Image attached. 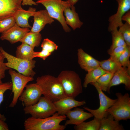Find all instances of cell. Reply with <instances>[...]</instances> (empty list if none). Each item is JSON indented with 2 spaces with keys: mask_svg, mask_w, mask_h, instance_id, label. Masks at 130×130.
Returning a JSON list of instances; mask_svg holds the SVG:
<instances>
[{
  "mask_svg": "<svg viewBox=\"0 0 130 130\" xmlns=\"http://www.w3.org/2000/svg\"><path fill=\"white\" fill-rule=\"evenodd\" d=\"M44 96L53 102L67 97L58 77L50 75L38 77L36 83Z\"/></svg>",
  "mask_w": 130,
  "mask_h": 130,
  "instance_id": "cell-1",
  "label": "cell"
},
{
  "mask_svg": "<svg viewBox=\"0 0 130 130\" xmlns=\"http://www.w3.org/2000/svg\"><path fill=\"white\" fill-rule=\"evenodd\" d=\"M65 115H60L57 112L48 117L37 118L31 117L26 119L24 123L25 130H64L65 125L60 123L66 119Z\"/></svg>",
  "mask_w": 130,
  "mask_h": 130,
  "instance_id": "cell-2",
  "label": "cell"
},
{
  "mask_svg": "<svg viewBox=\"0 0 130 130\" xmlns=\"http://www.w3.org/2000/svg\"><path fill=\"white\" fill-rule=\"evenodd\" d=\"M67 97L75 98L83 92L81 79L75 72L62 71L57 77Z\"/></svg>",
  "mask_w": 130,
  "mask_h": 130,
  "instance_id": "cell-3",
  "label": "cell"
},
{
  "mask_svg": "<svg viewBox=\"0 0 130 130\" xmlns=\"http://www.w3.org/2000/svg\"><path fill=\"white\" fill-rule=\"evenodd\" d=\"M37 4L41 3L46 7L50 15L60 23L64 30L66 32H70L71 29L66 24L63 12L65 9L71 5L67 1L62 0H38Z\"/></svg>",
  "mask_w": 130,
  "mask_h": 130,
  "instance_id": "cell-4",
  "label": "cell"
},
{
  "mask_svg": "<svg viewBox=\"0 0 130 130\" xmlns=\"http://www.w3.org/2000/svg\"><path fill=\"white\" fill-rule=\"evenodd\" d=\"M0 52L6 59L7 62L5 64L8 67L26 76L33 77L36 74L33 70L35 66V60L28 61L18 58L7 52L1 47H0Z\"/></svg>",
  "mask_w": 130,
  "mask_h": 130,
  "instance_id": "cell-5",
  "label": "cell"
},
{
  "mask_svg": "<svg viewBox=\"0 0 130 130\" xmlns=\"http://www.w3.org/2000/svg\"><path fill=\"white\" fill-rule=\"evenodd\" d=\"M23 110L25 114L37 118L50 117L57 111L53 102L44 96L41 97L36 104L25 107Z\"/></svg>",
  "mask_w": 130,
  "mask_h": 130,
  "instance_id": "cell-6",
  "label": "cell"
},
{
  "mask_svg": "<svg viewBox=\"0 0 130 130\" xmlns=\"http://www.w3.org/2000/svg\"><path fill=\"white\" fill-rule=\"evenodd\" d=\"M116 102L106 110L115 120L119 121L130 119V97L127 93L123 95L120 92L116 93Z\"/></svg>",
  "mask_w": 130,
  "mask_h": 130,
  "instance_id": "cell-7",
  "label": "cell"
},
{
  "mask_svg": "<svg viewBox=\"0 0 130 130\" xmlns=\"http://www.w3.org/2000/svg\"><path fill=\"white\" fill-rule=\"evenodd\" d=\"M9 70L12 81V91L13 93V99L9 107L13 108L17 104L19 97L27 83L33 81L34 78L33 77L24 75L11 69Z\"/></svg>",
  "mask_w": 130,
  "mask_h": 130,
  "instance_id": "cell-8",
  "label": "cell"
},
{
  "mask_svg": "<svg viewBox=\"0 0 130 130\" xmlns=\"http://www.w3.org/2000/svg\"><path fill=\"white\" fill-rule=\"evenodd\" d=\"M90 84L93 85L97 90L99 95L100 106L98 109L95 110L91 109L87 107H84L83 108L92 114L95 117L100 120L108 115L109 114L106 110L116 102L117 99H112L106 95L96 82Z\"/></svg>",
  "mask_w": 130,
  "mask_h": 130,
  "instance_id": "cell-9",
  "label": "cell"
},
{
  "mask_svg": "<svg viewBox=\"0 0 130 130\" xmlns=\"http://www.w3.org/2000/svg\"><path fill=\"white\" fill-rule=\"evenodd\" d=\"M19 98L25 107L36 104L42 95L41 92L36 83L27 84Z\"/></svg>",
  "mask_w": 130,
  "mask_h": 130,
  "instance_id": "cell-10",
  "label": "cell"
},
{
  "mask_svg": "<svg viewBox=\"0 0 130 130\" xmlns=\"http://www.w3.org/2000/svg\"><path fill=\"white\" fill-rule=\"evenodd\" d=\"M118 4V7L116 13L110 16L108 28L111 32L117 29L123 23L121 20L122 16L126 12L130 10V0H116Z\"/></svg>",
  "mask_w": 130,
  "mask_h": 130,
  "instance_id": "cell-11",
  "label": "cell"
},
{
  "mask_svg": "<svg viewBox=\"0 0 130 130\" xmlns=\"http://www.w3.org/2000/svg\"><path fill=\"white\" fill-rule=\"evenodd\" d=\"M30 31L28 28H21L16 23L7 30L1 33L0 39L6 40L13 44L20 40L27 32Z\"/></svg>",
  "mask_w": 130,
  "mask_h": 130,
  "instance_id": "cell-12",
  "label": "cell"
},
{
  "mask_svg": "<svg viewBox=\"0 0 130 130\" xmlns=\"http://www.w3.org/2000/svg\"><path fill=\"white\" fill-rule=\"evenodd\" d=\"M57 110V112L60 115H65L73 108L84 105L86 103L84 101H78L74 98L66 97L53 102Z\"/></svg>",
  "mask_w": 130,
  "mask_h": 130,
  "instance_id": "cell-13",
  "label": "cell"
},
{
  "mask_svg": "<svg viewBox=\"0 0 130 130\" xmlns=\"http://www.w3.org/2000/svg\"><path fill=\"white\" fill-rule=\"evenodd\" d=\"M22 0H0V20L14 16L16 12L22 8Z\"/></svg>",
  "mask_w": 130,
  "mask_h": 130,
  "instance_id": "cell-14",
  "label": "cell"
},
{
  "mask_svg": "<svg viewBox=\"0 0 130 130\" xmlns=\"http://www.w3.org/2000/svg\"><path fill=\"white\" fill-rule=\"evenodd\" d=\"M123 84L125 89L130 90V72L126 67H121L114 74L109 84L107 92L110 94V88Z\"/></svg>",
  "mask_w": 130,
  "mask_h": 130,
  "instance_id": "cell-15",
  "label": "cell"
},
{
  "mask_svg": "<svg viewBox=\"0 0 130 130\" xmlns=\"http://www.w3.org/2000/svg\"><path fill=\"white\" fill-rule=\"evenodd\" d=\"M33 16L34 22L30 31L40 32L47 24H51L54 21L53 18L49 14L47 10H40L36 11Z\"/></svg>",
  "mask_w": 130,
  "mask_h": 130,
  "instance_id": "cell-16",
  "label": "cell"
},
{
  "mask_svg": "<svg viewBox=\"0 0 130 130\" xmlns=\"http://www.w3.org/2000/svg\"><path fill=\"white\" fill-rule=\"evenodd\" d=\"M72 110H70L66 114V117L69 120H67L65 124L66 126L68 125H79L88 119L93 117L90 112H85L84 109L77 107Z\"/></svg>",
  "mask_w": 130,
  "mask_h": 130,
  "instance_id": "cell-17",
  "label": "cell"
},
{
  "mask_svg": "<svg viewBox=\"0 0 130 130\" xmlns=\"http://www.w3.org/2000/svg\"><path fill=\"white\" fill-rule=\"evenodd\" d=\"M78 63L81 68L88 72L100 66V61L85 52L82 48L78 50Z\"/></svg>",
  "mask_w": 130,
  "mask_h": 130,
  "instance_id": "cell-18",
  "label": "cell"
},
{
  "mask_svg": "<svg viewBox=\"0 0 130 130\" xmlns=\"http://www.w3.org/2000/svg\"><path fill=\"white\" fill-rule=\"evenodd\" d=\"M64 12L65 16V21L67 25L71 26L73 30L81 27L83 23L80 20L74 5L67 7Z\"/></svg>",
  "mask_w": 130,
  "mask_h": 130,
  "instance_id": "cell-19",
  "label": "cell"
},
{
  "mask_svg": "<svg viewBox=\"0 0 130 130\" xmlns=\"http://www.w3.org/2000/svg\"><path fill=\"white\" fill-rule=\"evenodd\" d=\"M36 11L35 8L31 7H29L27 10L23 8L18 10L14 16L16 23L21 27L31 28L32 27L28 23V19L30 17L33 16Z\"/></svg>",
  "mask_w": 130,
  "mask_h": 130,
  "instance_id": "cell-20",
  "label": "cell"
},
{
  "mask_svg": "<svg viewBox=\"0 0 130 130\" xmlns=\"http://www.w3.org/2000/svg\"><path fill=\"white\" fill-rule=\"evenodd\" d=\"M99 130H124L123 126L120 124L119 121L115 120L110 114L100 120Z\"/></svg>",
  "mask_w": 130,
  "mask_h": 130,
  "instance_id": "cell-21",
  "label": "cell"
},
{
  "mask_svg": "<svg viewBox=\"0 0 130 130\" xmlns=\"http://www.w3.org/2000/svg\"><path fill=\"white\" fill-rule=\"evenodd\" d=\"M34 48L26 44L22 43L17 48L16 57L24 60L31 61L33 58V55L35 52Z\"/></svg>",
  "mask_w": 130,
  "mask_h": 130,
  "instance_id": "cell-22",
  "label": "cell"
},
{
  "mask_svg": "<svg viewBox=\"0 0 130 130\" xmlns=\"http://www.w3.org/2000/svg\"><path fill=\"white\" fill-rule=\"evenodd\" d=\"M108 72L103 70L100 66L88 72L84 79L83 87L86 88L89 84L96 82L102 75Z\"/></svg>",
  "mask_w": 130,
  "mask_h": 130,
  "instance_id": "cell-23",
  "label": "cell"
},
{
  "mask_svg": "<svg viewBox=\"0 0 130 130\" xmlns=\"http://www.w3.org/2000/svg\"><path fill=\"white\" fill-rule=\"evenodd\" d=\"M42 38V36L40 32L30 31L26 33L20 42L26 44L34 48L39 46Z\"/></svg>",
  "mask_w": 130,
  "mask_h": 130,
  "instance_id": "cell-24",
  "label": "cell"
},
{
  "mask_svg": "<svg viewBox=\"0 0 130 130\" xmlns=\"http://www.w3.org/2000/svg\"><path fill=\"white\" fill-rule=\"evenodd\" d=\"M112 38V43L107 51L110 55L113 50L115 48L121 46L127 45L120 32L117 29L111 32Z\"/></svg>",
  "mask_w": 130,
  "mask_h": 130,
  "instance_id": "cell-25",
  "label": "cell"
},
{
  "mask_svg": "<svg viewBox=\"0 0 130 130\" xmlns=\"http://www.w3.org/2000/svg\"><path fill=\"white\" fill-rule=\"evenodd\" d=\"M100 66L104 71L113 74L122 67L118 62L110 58L100 61Z\"/></svg>",
  "mask_w": 130,
  "mask_h": 130,
  "instance_id": "cell-26",
  "label": "cell"
},
{
  "mask_svg": "<svg viewBox=\"0 0 130 130\" xmlns=\"http://www.w3.org/2000/svg\"><path fill=\"white\" fill-rule=\"evenodd\" d=\"M100 120L95 117L92 120L75 125L74 128L76 130H99L100 126Z\"/></svg>",
  "mask_w": 130,
  "mask_h": 130,
  "instance_id": "cell-27",
  "label": "cell"
},
{
  "mask_svg": "<svg viewBox=\"0 0 130 130\" xmlns=\"http://www.w3.org/2000/svg\"><path fill=\"white\" fill-rule=\"evenodd\" d=\"M113 73L108 72L102 75L96 82L103 91H107L108 87Z\"/></svg>",
  "mask_w": 130,
  "mask_h": 130,
  "instance_id": "cell-28",
  "label": "cell"
},
{
  "mask_svg": "<svg viewBox=\"0 0 130 130\" xmlns=\"http://www.w3.org/2000/svg\"><path fill=\"white\" fill-rule=\"evenodd\" d=\"M130 46H127L126 48L119 59L118 62L122 66L127 68L130 72Z\"/></svg>",
  "mask_w": 130,
  "mask_h": 130,
  "instance_id": "cell-29",
  "label": "cell"
},
{
  "mask_svg": "<svg viewBox=\"0 0 130 130\" xmlns=\"http://www.w3.org/2000/svg\"><path fill=\"white\" fill-rule=\"evenodd\" d=\"M119 27L118 30L122 34L126 45L130 46V24L125 22Z\"/></svg>",
  "mask_w": 130,
  "mask_h": 130,
  "instance_id": "cell-30",
  "label": "cell"
},
{
  "mask_svg": "<svg viewBox=\"0 0 130 130\" xmlns=\"http://www.w3.org/2000/svg\"><path fill=\"white\" fill-rule=\"evenodd\" d=\"M16 23L14 16L9 17L0 20V33L9 29Z\"/></svg>",
  "mask_w": 130,
  "mask_h": 130,
  "instance_id": "cell-31",
  "label": "cell"
},
{
  "mask_svg": "<svg viewBox=\"0 0 130 130\" xmlns=\"http://www.w3.org/2000/svg\"><path fill=\"white\" fill-rule=\"evenodd\" d=\"M12 87V82L2 83L0 84V105L3 100L4 93L7 90H11ZM0 118L5 121L6 119L4 116L1 114L0 112Z\"/></svg>",
  "mask_w": 130,
  "mask_h": 130,
  "instance_id": "cell-32",
  "label": "cell"
},
{
  "mask_svg": "<svg viewBox=\"0 0 130 130\" xmlns=\"http://www.w3.org/2000/svg\"><path fill=\"white\" fill-rule=\"evenodd\" d=\"M42 50L52 53L55 50H57L58 46L48 38L44 39L41 44Z\"/></svg>",
  "mask_w": 130,
  "mask_h": 130,
  "instance_id": "cell-33",
  "label": "cell"
},
{
  "mask_svg": "<svg viewBox=\"0 0 130 130\" xmlns=\"http://www.w3.org/2000/svg\"><path fill=\"white\" fill-rule=\"evenodd\" d=\"M127 46H120L115 48L110 54V58L118 62L120 57L125 49Z\"/></svg>",
  "mask_w": 130,
  "mask_h": 130,
  "instance_id": "cell-34",
  "label": "cell"
},
{
  "mask_svg": "<svg viewBox=\"0 0 130 130\" xmlns=\"http://www.w3.org/2000/svg\"><path fill=\"white\" fill-rule=\"evenodd\" d=\"M5 58L2 53L0 52V79L4 78L5 77V71L10 68L6 66L4 62Z\"/></svg>",
  "mask_w": 130,
  "mask_h": 130,
  "instance_id": "cell-35",
  "label": "cell"
},
{
  "mask_svg": "<svg viewBox=\"0 0 130 130\" xmlns=\"http://www.w3.org/2000/svg\"><path fill=\"white\" fill-rule=\"evenodd\" d=\"M51 53L45 50H42L39 52H34L33 58L38 57L41 58L43 60H45L50 55Z\"/></svg>",
  "mask_w": 130,
  "mask_h": 130,
  "instance_id": "cell-36",
  "label": "cell"
},
{
  "mask_svg": "<svg viewBox=\"0 0 130 130\" xmlns=\"http://www.w3.org/2000/svg\"><path fill=\"white\" fill-rule=\"evenodd\" d=\"M122 20L130 24V11L129 10L126 12L122 16Z\"/></svg>",
  "mask_w": 130,
  "mask_h": 130,
  "instance_id": "cell-37",
  "label": "cell"
},
{
  "mask_svg": "<svg viewBox=\"0 0 130 130\" xmlns=\"http://www.w3.org/2000/svg\"><path fill=\"white\" fill-rule=\"evenodd\" d=\"M9 127L5 121L0 118V130H9Z\"/></svg>",
  "mask_w": 130,
  "mask_h": 130,
  "instance_id": "cell-38",
  "label": "cell"
},
{
  "mask_svg": "<svg viewBox=\"0 0 130 130\" xmlns=\"http://www.w3.org/2000/svg\"><path fill=\"white\" fill-rule=\"evenodd\" d=\"M22 2L21 3L23 6L29 5L32 6L33 5H36L37 4L33 0H22Z\"/></svg>",
  "mask_w": 130,
  "mask_h": 130,
  "instance_id": "cell-39",
  "label": "cell"
},
{
  "mask_svg": "<svg viewBox=\"0 0 130 130\" xmlns=\"http://www.w3.org/2000/svg\"><path fill=\"white\" fill-rule=\"evenodd\" d=\"M78 0H67V1L71 6L74 5L78 2Z\"/></svg>",
  "mask_w": 130,
  "mask_h": 130,
  "instance_id": "cell-40",
  "label": "cell"
},
{
  "mask_svg": "<svg viewBox=\"0 0 130 130\" xmlns=\"http://www.w3.org/2000/svg\"><path fill=\"white\" fill-rule=\"evenodd\" d=\"M2 83H3L1 81V79H0V84H2Z\"/></svg>",
  "mask_w": 130,
  "mask_h": 130,
  "instance_id": "cell-41",
  "label": "cell"
}]
</instances>
